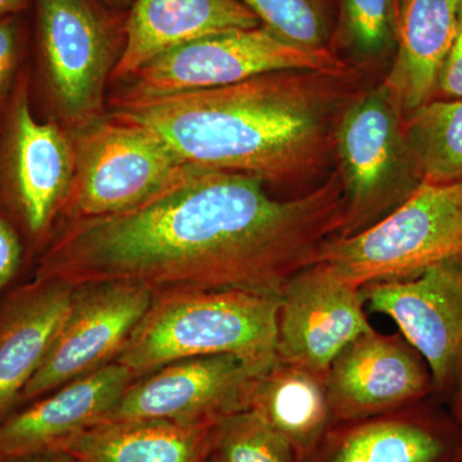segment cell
<instances>
[{
  "label": "cell",
  "instance_id": "obj_10",
  "mask_svg": "<svg viewBox=\"0 0 462 462\" xmlns=\"http://www.w3.org/2000/svg\"><path fill=\"white\" fill-rule=\"evenodd\" d=\"M373 312L393 319L421 356L438 389L456 387L462 375V254L447 258L407 281L361 288Z\"/></svg>",
  "mask_w": 462,
  "mask_h": 462
},
{
  "label": "cell",
  "instance_id": "obj_15",
  "mask_svg": "<svg viewBox=\"0 0 462 462\" xmlns=\"http://www.w3.org/2000/svg\"><path fill=\"white\" fill-rule=\"evenodd\" d=\"M7 176L12 197L27 230L47 233L60 214L75 169L74 143L53 123L36 120L26 88L12 109Z\"/></svg>",
  "mask_w": 462,
  "mask_h": 462
},
{
  "label": "cell",
  "instance_id": "obj_8",
  "mask_svg": "<svg viewBox=\"0 0 462 462\" xmlns=\"http://www.w3.org/2000/svg\"><path fill=\"white\" fill-rule=\"evenodd\" d=\"M269 369L239 356L185 358L139 376L105 421L165 420L209 427L251 407Z\"/></svg>",
  "mask_w": 462,
  "mask_h": 462
},
{
  "label": "cell",
  "instance_id": "obj_11",
  "mask_svg": "<svg viewBox=\"0 0 462 462\" xmlns=\"http://www.w3.org/2000/svg\"><path fill=\"white\" fill-rule=\"evenodd\" d=\"M42 65L58 109L81 129L96 120L112 66V36L88 0H35Z\"/></svg>",
  "mask_w": 462,
  "mask_h": 462
},
{
  "label": "cell",
  "instance_id": "obj_32",
  "mask_svg": "<svg viewBox=\"0 0 462 462\" xmlns=\"http://www.w3.org/2000/svg\"><path fill=\"white\" fill-rule=\"evenodd\" d=\"M108 2H111V3H124V2H126V0H108Z\"/></svg>",
  "mask_w": 462,
  "mask_h": 462
},
{
  "label": "cell",
  "instance_id": "obj_4",
  "mask_svg": "<svg viewBox=\"0 0 462 462\" xmlns=\"http://www.w3.org/2000/svg\"><path fill=\"white\" fill-rule=\"evenodd\" d=\"M462 254V180L420 187L378 223L336 236L312 263L355 288L407 281L447 258Z\"/></svg>",
  "mask_w": 462,
  "mask_h": 462
},
{
  "label": "cell",
  "instance_id": "obj_26",
  "mask_svg": "<svg viewBox=\"0 0 462 462\" xmlns=\"http://www.w3.org/2000/svg\"><path fill=\"white\" fill-rule=\"evenodd\" d=\"M436 96L439 99H462V8L454 42L438 74Z\"/></svg>",
  "mask_w": 462,
  "mask_h": 462
},
{
  "label": "cell",
  "instance_id": "obj_9",
  "mask_svg": "<svg viewBox=\"0 0 462 462\" xmlns=\"http://www.w3.org/2000/svg\"><path fill=\"white\" fill-rule=\"evenodd\" d=\"M151 289L129 282L75 287L50 352L21 394L20 406L105 366L120 354L151 305Z\"/></svg>",
  "mask_w": 462,
  "mask_h": 462
},
{
  "label": "cell",
  "instance_id": "obj_1",
  "mask_svg": "<svg viewBox=\"0 0 462 462\" xmlns=\"http://www.w3.org/2000/svg\"><path fill=\"white\" fill-rule=\"evenodd\" d=\"M247 173L190 166L148 202L67 221L36 278L78 285L129 282L152 293L245 291L281 298L345 225L339 173L293 199H276Z\"/></svg>",
  "mask_w": 462,
  "mask_h": 462
},
{
  "label": "cell",
  "instance_id": "obj_17",
  "mask_svg": "<svg viewBox=\"0 0 462 462\" xmlns=\"http://www.w3.org/2000/svg\"><path fill=\"white\" fill-rule=\"evenodd\" d=\"M258 26L256 14L239 0H135L111 78H132L149 60L185 42Z\"/></svg>",
  "mask_w": 462,
  "mask_h": 462
},
{
  "label": "cell",
  "instance_id": "obj_19",
  "mask_svg": "<svg viewBox=\"0 0 462 462\" xmlns=\"http://www.w3.org/2000/svg\"><path fill=\"white\" fill-rule=\"evenodd\" d=\"M216 425L165 420L105 421L67 440L60 451L83 462H206Z\"/></svg>",
  "mask_w": 462,
  "mask_h": 462
},
{
  "label": "cell",
  "instance_id": "obj_27",
  "mask_svg": "<svg viewBox=\"0 0 462 462\" xmlns=\"http://www.w3.org/2000/svg\"><path fill=\"white\" fill-rule=\"evenodd\" d=\"M18 16L0 20V98L7 90L17 65L21 44V23Z\"/></svg>",
  "mask_w": 462,
  "mask_h": 462
},
{
  "label": "cell",
  "instance_id": "obj_23",
  "mask_svg": "<svg viewBox=\"0 0 462 462\" xmlns=\"http://www.w3.org/2000/svg\"><path fill=\"white\" fill-rule=\"evenodd\" d=\"M214 462H298L291 446L254 410L233 413L215 427Z\"/></svg>",
  "mask_w": 462,
  "mask_h": 462
},
{
  "label": "cell",
  "instance_id": "obj_18",
  "mask_svg": "<svg viewBox=\"0 0 462 462\" xmlns=\"http://www.w3.org/2000/svg\"><path fill=\"white\" fill-rule=\"evenodd\" d=\"M461 8L462 0H401L397 56L384 85L396 97L404 117L434 98Z\"/></svg>",
  "mask_w": 462,
  "mask_h": 462
},
{
  "label": "cell",
  "instance_id": "obj_14",
  "mask_svg": "<svg viewBox=\"0 0 462 462\" xmlns=\"http://www.w3.org/2000/svg\"><path fill=\"white\" fill-rule=\"evenodd\" d=\"M134 375L112 361L25 404L0 422V461L60 451L105 420Z\"/></svg>",
  "mask_w": 462,
  "mask_h": 462
},
{
  "label": "cell",
  "instance_id": "obj_13",
  "mask_svg": "<svg viewBox=\"0 0 462 462\" xmlns=\"http://www.w3.org/2000/svg\"><path fill=\"white\" fill-rule=\"evenodd\" d=\"M421 356L397 337L369 331L346 346L328 372L333 424L400 411L430 391Z\"/></svg>",
  "mask_w": 462,
  "mask_h": 462
},
{
  "label": "cell",
  "instance_id": "obj_28",
  "mask_svg": "<svg viewBox=\"0 0 462 462\" xmlns=\"http://www.w3.org/2000/svg\"><path fill=\"white\" fill-rule=\"evenodd\" d=\"M21 256L23 248L16 231L0 217V293L16 275Z\"/></svg>",
  "mask_w": 462,
  "mask_h": 462
},
{
  "label": "cell",
  "instance_id": "obj_6",
  "mask_svg": "<svg viewBox=\"0 0 462 462\" xmlns=\"http://www.w3.org/2000/svg\"><path fill=\"white\" fill-rule=\"evenodd\" d=\"M60 215L67 221L130 211L158 196L190 165L157 134L111 116L83 127Z\"/></svg>",
  "mask_w": 462,
  "mask_h": 462
},
{
  "label": "cell",
  "instance_id": "obj_24",
  "mask_svg": "<svg viewBox=\"0 0 462 462\" xmlns=\"http://www.w3.org/2000/svg\"><path fill=\"white\" fill-rule=\"evenodd\" d=\"M261 25L307 50H322L327 26L320 0H239Z\"/></svg>",
  "mask_w": 462,
  "mask_h": 462
},
{
  "label": "cell",
  "instance_id": "obj_16",
  "mask_svg": "<svg viewBox=\"0 0 462 462\" xmlns=\"http://www.w3.org/2000/svg\"><path fill=\"white\" fill-rule=\"evenodd\" d=\"M74 285L33 278L0 305V422L20 407L65 320Z\"/></svg>",
  "mask_w": 462,
  "mask_h": 462
},
{
  "label": "cell",
  "instance_id": "obj_12",
  "mask_svg": "<svg viewBox=\"0 0 462 462\" xmlns=\"http://www.w3.org/2000/svg\"><path fill=\"white\" fill-rule=\"evenodd\" d=\"M360 288L351 287L318 263L288 282L279 302L276 360L327 379L337 356L373 330Z\"/></svg>",
  "mask_w": 462,
  "mask_h": 462
},
{
  "label": "cell",
  "instance_id": "obj_33",
  "mask_svg": "<svg viewBox=\"0 0 462 462\" xmlns=\"http://www.w3.org/2000/svg\"><path fill=\"white\" fill-rule=\"evenodd\" d=\"M400 5H401V0H396L397 14H398V9H400ZM397 20H398V18H397Z\"/></svg>",
  "mask_w": 462,
  "mask_h": 462
},
{
  "label": "cell",
  "instance_id": "obj_22",
  "mask_svg": "<svg viewBox=\"0 0 462 462\" xmlns=\"http://www.w3.org/2000/svg\"><path fill=\"white\" fill-rule=\"evenodd\" d=\"M404 138L422 181L462 180V99H431L404 117Z\"/></svg>",
  "mask_w": 462,
  "mask_h": 462
},
{
  "label": "cell",
  "instance_id": "obj_29",
  "mask_svg": "<svg viewBox=\"0 0 462 462\" xmlns=\"http://www.w3.org/2000/svg\"><path fill=\"white\" fill-rule=\"evenodd\" d=\"M0 462H83L76 458L75 456L69 455L66 451H51L45 454L26 456V457L12 458Z\"/></svg>",
  "mask_w": 462,
  "mask_h": 462
},
{
  "label": "cell",
  "instance_id": "obj_3",
  "mask_svg": "<svg viewBox=\"0 0 462 462\" xmlns=\"http://www.w3.org/2000/svg\"><path fill=\"white\" fill-rule=\"evenodd\" d=\"M281 298L245 291H167L130 334L116 363L134 379L185 358L234 355L270 369Z\"/></svg>",
  "mask_w": 462,
  "mask_h": 462
},
{
  "label": "cell",
  "instance_id": "obj_35",
  "mask_svg": "<svg viewBox=\"0 0 462 462\" xmlns=\"http://www.w3.org/2000/svg\"><path fill=\"white\" fill-rule=\"evenodd\" d=\"M460 462H462V456H461V460H460Z\"/></svg>",
  "mask_w": 462,
  "mask_h": 462
},
{
  "label": "cell",
  "instance_id": "obj_7",
  "mask_svg": "<svg viewBox=\"0 0 462 462\" xmlns=\"http://www.w3.org/2000/svg\"><path fill=\"white\" fill-rule=\"evenodd\" d=\"M342 79L349 69L327 48L307 50L261 25L215 33L160 54L132 76L126 93L156 97L215 89L275 72Z\"/></svg>",
  "mask_w": 462,
  "mask_h": 462
},
{
  "label": "cell",
  "instance_id": "obj_21",
  "mask_svg": "<svg viewBox=\"0 0 462 462\" xmlns=\"http://www.w3.org/2000/svg\"><path fill=\"white\" fill-rule=\"evenodd\" d=\"M325 378L276 360L258 383L251 407L307 462L333 425Z\"/></svg>",
  "mask_w": 462,
  "mask_h": 462
},
{
  "label": "cell",
  "instance_id": "obj_5",
  "mask_svg": "<svg viewBox=\"0 0 462 462\" xmlns=\"http://www.w3.org/2000/svg\"><path fill=\"white\" fill-rule=\"evenodd\" d=\"M403 126L402 109L384 84L351 103L340 117L334 133L346 200L340 236L378 223L422 184Z\"/></svg>",
  "mask_w": 462,
  "mask_h": 462
},
{
  "label": "cell",
  "instance_id": "obj_34",
  "mask_svg": "<svg viewBox=\"0 0 462 462\" xmlns=\"http://www.w3.org/2000/svg\"><path fill=\"white\" fill-rule=\"evenodd\" d=\"M206 462H214V461L211 460V456H209L208 460H207Z\"/></svg>",
  "mask_w": 462,
  "mask_h": 462
},
{
  "label": "cell",
  "instance_id": "obj_2",
  "mask_svg": "<svg viewBox=\"0 0 462 462\" xmlns=\"http://www.w3.org/2000/svg\"><path fill=\"white\" fill-rule=\"evenodd\" d=\"M333 79L287 71L170 96L125 93L112 116L157 134L188 165L288 180L320 166L329 148Z\"/></svg>",
  "mask_w": 462,
  "mask_h": 462
},
{
  "label": "cell",
  "instance_id": "obj_31",
  "mask_svg": "<svg viewBox=\"0 0 462 462\" xmlns=\"http://www.w3.org/2000/svg\"><path fill=\"white\" fill-rule=\"evenodd\" d=\"M454 412L456 419L462 424V375L456 385V394L454 402Z\"/></svg>",
  "mask_w": 462,
  "mask_h": 462
},
{
  "label": "cell",
  "instance_id": "obj_25",
  "mask_svg": "<svg viewBox=\"0 0 462 462\" xmlns=\"http://www.w3.org/2000/svg\"><path fill=\"white\" fill-rule=\"evenodd\" d=\"M349 39L365 56H378L396 38V0H343Z\"/></svg>",
  "mask_w": 462,
  "mask_h": 462
},
{
  "label": "cell",
  "instance_id": "obj_30",
  "mask_svg": "<svg viewBox=\"0 0 462 462\" xmlns=\"http://www.w3.org/2000/svg\"><path fill=\"white\" fill-rule=\"evenodd\" d=\"M26 7L27 0H0V20L18 16Z\"/></svg>",
  "mask_w": 462,
  "mask_h": 462
},
{
  "label": "cell",
  "instance_id": "obj_20",
  "mask_svg": "<svg viewBox=\"0 0 462 462\" xmlns=\"http://www.w3.org/2000/svg\"><path fill=\"white\" fill-rule=\"evenodd\" d=\"M448 454L431 422L396 411L331 425L307 462H445Z\"/></svg>",
  "mask_w": 462,
  "mask_h": 462
}]
</instances>
